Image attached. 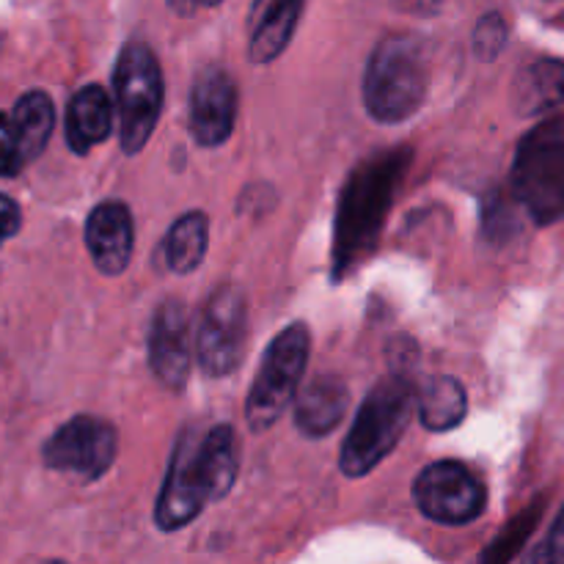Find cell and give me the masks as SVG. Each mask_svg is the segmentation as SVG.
Returning <instances> with one entry per match:
<instances>
[{"label":"cell","mask_w":564,"mask_h":564,"mask_svg":"<svg viewBox=\"0 0 564 564\" xmlns=\"http://www.w3.org/2000/svg\"><path fill=\"white\" fill-rule=\"evenodd\" d=\"M20 226H22L20 204H17L14 198H9L0 193V248H3L6 242L17 235V231H20Z\"/></svg>","instance_id":"24"},{"label":"cell","mask_w":564,"mask_h":564,"mask_svg":"<svg viewBox=\"0 0 564 564\" xmlns=\"http://www.w3.org/2000/svg\"><path fill=\"white\" fill-rule=\"evenodd\" d=\"M218 3L220 0H169L171 9L182 17H191V14H196V11L213 9V6H218Z\"/></svg>","instance_id":"25"},{"label":"cell","mask_w":564,"mask_h":564,"mask_svg":"<svg viewBox=\"0 0 564 564\" xmlns=\"http://www.w3.org/2000/svg\"><path fill=\"white\" fill-rule=\"evenodd\" d=\"M22 165H25V158L17 141L14 121L0 110V176H17Z\"/></svg>","instance_id":"22"},{"label":"cell","mask_w":564,"mask_h":564,"mask_svg":"<svg viewBox=\"0 0 564 564\" xmlns=\"http://www.w3.org/2000/svg\"><path fill=\"white\" fill-rule=\"evenodd\" d=\"M405 3H411V9H416V11H433V9H438L441 0H402V6Z\"/></svg>","instance_id":"26"},{"label":"cell","mask_w":564,"mask_h":564,"mask_svg":"<svg viewBox=\"0 0 564 564\" xmlns=\"http://www.w3.org/2000/svg\"><path fill=\"white\" fill-rule=\"evenodd\" d=\"M209 246V220L202 209H191L169 229L163 240V259L169 270L185 275L202 268Z\"/></svg>","instance_id":"19"},{"label":"cell","mask_w":564,"mask_h":564,"mask_svg":"<svg viewBox=\"0 0 564 564\" xmlns=\"http://www.w3.org/2000/svg\"><path fill=\"white\" fill-rule=\"evenodd\" d=\"M240 471V446L229 424H218L209 433H185L171 455L169 477L160 490L154 521L163 532H176L220 501L235 488Z\"/></svg>","instance_id":"1"},{"label":"cell","mask_w":564,"mask_h":564,"mask_svg":"<svg viewBox=\"0 0 564 564\" xmlns=\"http://www.w3.org/2000/svg\"><path fill=\"white\" fill-rule=\"evenodd\" d=\"M149 367L171 391L187 386L193 367V323L182 301L169 297L158 306L149 328Z\"/></svg>","instance_id":"10"},{"label":"cell","mask_w":564,"mask_h":564,"mask_svg":"<svg viewBox=\"0 0 564 564\" xmlns=\"http://www.w3.org/2000/svg\"><path fill=\"white\" fill-rule=\"evenodd\" d=\"M512 191L534 224L564 218V119L543 121L523 135L512 165Z\"/></svg>","instance_id":"4"},{"label":"cell","mask_w":564,"mask_h":564,"mask_svg":"<svg viewBox=\"0 0 564 564\" xmlns=\"http://www.w3.org/2000/svg\"><path fill=\"white\" fill-rule=\"evenodd\" d=\"M397 171H402L397 165V154H389V163L369 165L361 176H356L352 187H347L339 226V235L341 240H347V248L336 257L339 262L345 259V253L352 257V253L361 251L364 237L375 235V226L383 218L386 204H389L391 180H394ZM350 257H347V264H350Z\"/></svg>","instance_id":"11"},{"label":"cell","mask_w":564,"mask_h":564,"mask_svg":"<svg viewBox=\"0 0 564 564\" xmlns=\"http://www.w3.org/2000/svg\"><path fill=\"white\" fill-rule=\"evenodd\" d=\"M306 0H253L248 17V55L253 64H270L292 42Z\"/></svg>","instance_id":"14"},{"label":"cell","mask_w":564,"mask_h":564,"mask_svg":"<svg viewBox=\"0 0 564 564\" xmlns=\"http://www.w3.org/2000/svg\"><path fill=\"white\" fill-rule=\"evenodd\" d=\"M237 121V86L220 66H207L191 88V135L198 147H220L229 141Z\"/></svg>","instance_id":"12"},{"label":"cell","mask_w":564,"mask_h":564,"mask_svg":"<svg viewBox=\"0 0 564 564\" xmlns=\"http://www.w3.org/2000/svg\"><path fill=\"white\" fill-rule=\"evenodd\" d=\"M248 341V306L235 284L209 295L196 328V361L209 378H226L240 367Z\"/></svg>","instance_id":"7"},{"label":"cell","mask_w":564,"mask_h":564,"mask_svg":"<svg viewBox=\"0 0 564 564\" xmlns=\"http://www.w3.org/2000/svg\"><path fill=\"white\" fill-rule=\"evenodd\" d=\"M416 411L419 422L433 433L455 430L468 411L466 389L449 375H433L416 389Z\"/></svg>","instance_id":"18"},{"label":"cell","mask_w":564,"mask_h":564,"mask_svg":"<svg viewBox=\"0 0 564 564\" xmlns=\"http://www.w3.org/2000/svg\"><path fill=\"white\" fill-rule=\"evenodd\" d=\"M116 444L113 424L97 416H75L44 441L42 460L53 471L75 474L91 482L113 466Z\"/></svg>","instance_id":"9"},{"label":"cell","mask_w":564,"mask_h":564,"mask_svg":"<svg viewBox=\"0 0 564 564\" xmlns=\"http://www.w3.org/2000/svg\"><path fill=\"white\" fill-rule=\"evenodd\" d=\"M416 413V389L400 372H391L375 386L356 413L341 444L339 468L345 477L361 479L394 452Z\"/></svg>","instance_id":"2"},{"label":"cell","mask_w":564,"mask_h":564,"mask_svg":"<svg viewBox=\"0 0 564 564\" xmlns=\"http://www.w3.org/2000/svg\"><path fill=\"white\" fill-rule=\"evenodd\" d=\"M564 102V64L540 58L523 66L512 83V105L521 116H543Z\"/></svg>","instance_id":"17"},{"label":"cell","mask_w":564,"mask_h":564,"mask_svg":"<svg viewBox=\"0 0 564 564\" xmlns=\"http://www.w3.org/2000/svg\"><path fill=\"white\" fill-rule=\"evenodd\" d=\"M430 88V58L422 39L397 33L372 50L364 75V102L383 124L405 121L422 108Z\"/></svg>","instance_id":"3"},{"label":"cell","mask_w":564,"mask_h":564,"mask_svg":"<svg viewBox=\"0 0 564 564\" xmlns=\"http://www.w3.org/2000/svg\"><path fill=\"white\" fill-rule=\"evenodd\" d=\"M121 149L138 154L158 127L163 110V69L147 42H127L113 69Z\"/></svg>","instance_id":"5"},{"label":"cell","mask_w":564,"mask_h":564,"mask_svg":"<svg viewBox=\"0 0 564 564\" xmlns=\"http://www.w3.org/2000/svg\"><path fill=\"white\" fill-rule=\"evenodd\" d=\"M113 130V102L102 86H83L66 108V143L86 154Z\"/></svg>","instance_id":"16"},{"label":"cell","mask_w":564,"mask_h":564,"mask_svg":"<svg viewBox=\"0 0 564 564\" xmlns=\"http://www.w3.org/2000/svg\"><path fill=\"white\" fill-rule=\"evenodd\" d=\"M507 44V22L499 11H490L479 20L477 33H474V50L482 61H494Z\"/></svg>","instance_id":"21"},{"label":"cell","mask_w":564,"mask_h":564,"mask_svg":"<svg viewBox=\"0 0 564 564\" xmlns=\"http://www.w3.org/2000/svg\"><path fill=\"white\" fill-rule=\"evenodd\" d=\"M86 246L94 264L105 275H121L135 246L132 213L124 202H102L86 220Z\"/></svg>","instance_id":"13"},{"label":"cell","mask_w":564,"mask_h":564,"mask_svg":"<svg viewBox=\"0 0 564 564\" xmlns=\"http://www.w3.org/2000/svg\"><path fill=\"white\" fill-rule=\"evenodd\" d=\"M308 352H312V334L306 323H292L270 341L246 402L248 427L253 433L273 427L295 400L303 372H306Z\"/></svg>","instance_id":"6"},{"label":"cell","mask_w":564,"mask_h":564,"mask_svg":"<svg viewBox=\"0 0 564 564\" xmlns=\"http://www.w3.org/2000/svg\"><path fill=\"white\" fill-rule=\"evenodd\" d=\"M350 405V389L336 375H319L306 389H301L295 400V424L308 438H323L334 433L347 416Z\"/></svg>","instance_id":"15"},{"label":"cell","mask_w":564,"mask_h":564,"mask_svg":"<svg viewBox=\"0 0 564 564\" xmlns=\"http://www.w3.org/2000/svg\"><path fill=\"white\" fill-rule=\"evenodd\" d=\"M11 121H14L17 141H20L22 158L25 163L36 160L47 147L50 135L55 127V105L44 91H28L17 99L14 110H11Z\"/></svg>","instance_id":"20"},{"label":"cell","mask_w":564,"mask_h":564,"mask_svg":"<svg viewBox=\"0 0 564 564\" xmlns=\"http://www.w3.org/2000/svg\"><path fill=\"white\" fill-rule=\"evenodd\" d=\"M534 562H551V564H564V507L560 512V518L554 521V527H551L549 538H545V543L540 545L538 551H534L532 556Z\"/></svg>","instance_id":"23"},{"label":"cell","mask_w":564,"mask_h":564,"mask_svg":"<svg viewBox=\"0 0 564 564\" xmlns=\"http://www.w3.org/2000/svg\"><path fill=\"white\" fill-rule=\"evenodd\" d=\"M413 501L424 518L444 527H466L485 510V488L468 466L438 460L413 482Z\"/></svg>","instance_id":"8"}]
</instances>
